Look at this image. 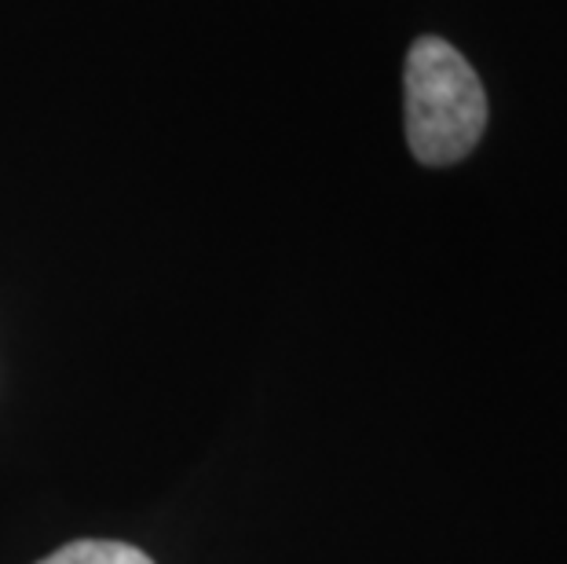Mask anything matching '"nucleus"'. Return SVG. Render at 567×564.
I'll use <instances>...</instances> for the list:
<instances>
[{"label": "nucleus", "instance_id": "obj_1", "mask_svg": "<svg viewBox=\"0 0 567 564\" xmlns=\"http://www.w3.org/2000/svg\"><path fill=\"white\" fill-rule=\"evenodd\" d=\"M406 143L421 165H454L487 129V95L468 59L443 38H421L406 55Z\"/></svg>", "mask_w": 567, "mask_h": 564}, {"label": "nucleus", "instance_id": "obj_2", "mask_svg": "<svg viewBox=\"0 0 567 564\" xmlns=\"http://www.w3.org/2000/svg\"><path fill=\"white\" fill-rule=\"evenodd\" d=\"M38 564H154L140 546L122 539H74Z\"/></svg>", "mask_w": 567, "mask_h": 564}]
</instances>
